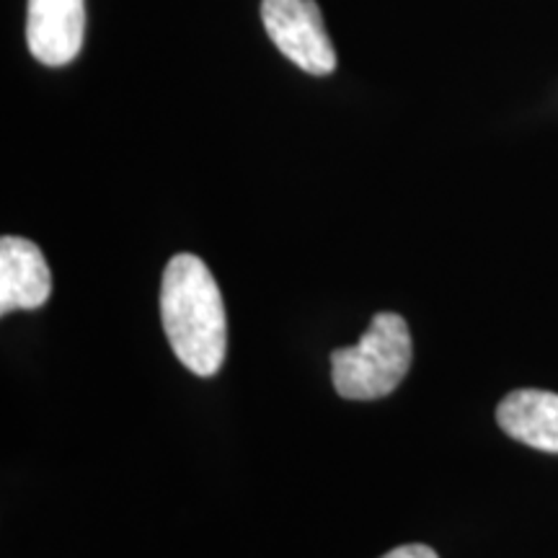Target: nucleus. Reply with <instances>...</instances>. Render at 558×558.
I'll return each mask as SVG.
<instances>
[{
    "mask_svg": "<svg viewBox=\"0 0 558 558\" xmlns=\"http://www.w3.org/2000/svg\"><path fill=\"white\" fill-rule=\"evenodd\" d=\"M160 320L181 365L199 378L222 367L228 347L226 308L218 282L194 254H177L160 282Z\"/></svg>",
    "mask_w": 558,
    "mask_h": 558,
    "instance_id": "f257e3e1",
    "label": "nucleus"
},
{
    "mask_svg": "<svg viewBox=\"0 0 558 558\" xmlns=\"http://www.w3.org/2000/svg\"><path fill=\"white\" fill-rule=\"evenodd\" d=\"M411 333L399 313H378L354 347L331 354L333 388L341 399L373 401L393 393L411 367Z\"/></svg>",
    "mask_w": 558,
    "mask_h": 558,
    "instance_id": "f03ea898",
    "label": "nucleus"
},
{
    "mask_svg": "<svg viewBox=\"0 0 558 558\" xmlns=\"http://www.w3.org/2000/svg\"><path fill=\"white\" fill-rule=\"evenodd\" d=\"M262 19L277 50L300 70L311 75L333 73L337 52L316 0H264Z\"/></svg>",
    "mask_w": 558,
    "mask_h": 558,
    "instance_id": "7ed1b4c3",
    "label": "nucleus"
},
{
    "mask_svg": "<svg viewBox=\"0 0 558 558\" xmlns=\"http://www.w3.org/2000/svg\"><path fill=\"white\" fill-rule=\"evenodd\" d=\"M86 34V0H29L26 45L41 65L60 68L78 58Z\"/></svg>",
    "mask_w": 558,
    "mask_h": 558,
    "instance_id": "20e7f679",
    "label": "nucleus"
},
{
    "mask_svg": "<svg viewBox=\"0 0 558 558\" xmlns=\"http://www.w3.org/2000/svg\"><path fill=\"white\" fill-rule=\"evenodd\" d=\"M50 292L52 275L37 243L5 235L0 241V313L41 308Z\"/></svg>",
    "mask_w": 558,
    "mask_h": 558,
    "instance_id": "39448f33",
    "label": "nucleus"
},
{
    "mask_svg": "<svg viewBox=\"0 0 558 558\" xmlns=\"http://www.w3.org/2000/svg\"><path fill=\"white\" fill-rule=\"evenodd\" d=\"M499 427L522 445L558 452V393L550 390H514L497 409Z\"/></svg>",
    "mask_w": 558,
    "mask_h": 558,
    "instance_id": "423d86ee",
    "label": "nucleus"
},
{
    "mask_svg": "<svg viewBox=\"0 0 558 558\" xmlns=\"http://www.w3.org/2000/svg\"><path fill=\"white\" fill-rule=\"evenodd\" d=\"M383 558H439L429 546H422V543H411V546H399Z\"/></svg>",
    "mask_w": 558,
    "mask_h": 558,
    "instance_id": "0eeeda50",
    "label": "nucleus"
}]
</instances>
